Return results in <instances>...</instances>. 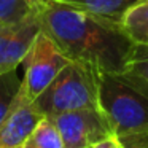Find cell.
<instances>
[{"mask_svg": "<svg viewBox=\"0 0 148 148\" xmlns=\"http://www.w3.org/2000/svg\"><path fill=\"white\" fill-rule=\"evenodd\" d=\"M38 24L69 61L99 72H124L132 67L135 43L123 24L103 21L56 0L43 2Z\"/></svg>", "mask_w": 148, "mask_h": 148, "instance_id": "1", "label": "cell"}, {"mask_svg": "<svg viewBox=\"0 0 148 148\" xmlns=\"http://www.w3.org/2000/svg\"><path fill=\"white\" fill-rule=\"evenodd\" d=\"M97 105L115 137L148 135V80L132 67L97 72Z\"/></svg>", "mask_w": 148, "mask_h": 148, "instance_id": "2", "label": "cell"}, {"mask_svg": "<svg viewBox=\"0 0 148 148\" xmlns=\"http://www.w3.org/2000/svg\"><path fill=\"white\" fill-rule=\"evenodd\" d=\"M97 69L70 61L34 99L46 118L97 105Z\"/></svg>", "mask_w": 148, "mask_h": 148, "instance_id": "3", "label": "cell"}, {"mask_svg": "<svg viewBox=\"0 0 148 148\" xmlns=\"http://www.w3.org/2000/svg\"><path fill=\"white\" fill-rule=\"evenodd\" d=\"M69 62L70 61L62 54L58 45L43 30H40L21 62L24 65L21 88L27 97L34 100L38 94H42Z\"/></svg>", "mask_w": 148, "mask_h": 148, "instance_id": "4", "label": "cell"}, {"mask_svg": "<svg viewBox=\"0 0 148 148\" xmlns=\"http://www.w3.org/2000/svg\"><path fill=\"white\" fill-rule=\"evenodd\" d=\"M51 119L62 137L64 148H91L113 135L99 105L61 113Z\"/></svg>", "mask_w": 148, "mask_h": 148, "instance_id": "5", "label": "cell"}, {"mask_svg": "<svg viewBox=\"0 0 148 148\" xmlns=\"http://www.w3.org/2000/svg\"><path fill=\"white\" fill-rule=\"evenodd\" d=\"M45 116L21 88L13 108L0 124V148H21Z\"/></svg>", "mask_w": 148, "mask_h": 148, "instance_id": "6", "label": "cell"}, {"mask_svg": "<svg viewBox=\"0 0 148 148\" xmlns=\"http://www.w3.org/2000/svg\"><path fill=\"white\" fill-rule=\"evenodd\" d=\"M38 32V14L13 26H0V75L18 69Z\"/></svg>", "mask_w": 148, "mask_h": 148, "instance_id": "7", "label": "cell"}, {"mask_svg": "<svg viewBox=\"0 0 148 148\" xmlns=\"http://www.w3.org/2000/svg\"><path fill=\"white\" fill-rule=\"evenodd\" d=\"M56 2H61L103 21L123 24L126 14L132 8L148 0H56Z\"/></svg>", "mask_w": 148, "mask_h": 148, "instance_id": "8", "label": "cell"}, {"mask_svg": "<svg viewBox=\"0 0 148 148\" xmlns=\"http://www.w3.org/2000/svg\"><path fill=\"white\" fill-rule=\"evenodd\" d=\"M43 0H0V26H13L37 16Z\"/></svg>", "mask_w": 148, "mask_h": 148, "instance_id": "9", "label": "cell"}, {"mask_svg": "<svg viewBox=\"0 0 148 148\" xmlns=\"http://www.w3.org/2000/svg\"><path fill=\"white\" fill-rule=\"evenodd\" d=\"M123 27L135 45L148 46V2L132 8L126 14Z\"/></svg>", "mask_w": 148, "mask_h": 148, "instance_id": "10", "label": "cell"}, {"mask_svg": "<svg viewBox=\"0 0 148 148\" xmlns=\"http://www.w3.org/2000/svg\"><path fill=\"white\" fill-rule=\"evenodd\" d=\"M21 84H23V80L18 77L16 69L0 75V124L13 108Z\"/></svg>", "mask_w": 148, "mask_h": 148, "instance_id": "11", "label": "cell"}, {"mask_svg": "<svg viewBox=\"0 0 148 148\" xmlns=\"http://www.w3.org/2000/svg\"><path fill=\"white\" fill-rule=\"evenodd\" d=\"M27 142L35 148H64V142L56 124L46 116L37 124Z\"/></svg>", "mask_w": 148, "mask_h": 148, "instance_id": "12", "label": "cell"}, {"mask_svg": "<svg viewBox=\"0 0 148 148\" xmlns=\"http://www.w3.org/2000/svg\"><path fill=\"white\" fill-rule=\"evenodd\" d=\"M132 69H134L137 73H140L145 80H148V46L135 45Z\"/></svg>", "mask_w": 148, "mask_h": 148, "instance_id": "13", "label": "cell"}, {"mask_svg": "<svg viewBox=\"0 0 148 148\" xmlns=\"http://www.w3.org/2000/svg\"><path fill=\"white\" fill-rule=\"evenodd\" d=\"M118 140L123 148H148V135H131V137H121Z\"/></svg>", "mask_w": 148, "mask_h": 148, "instance_id": "14", "label": "cell"}, {"mask_svg": "<svg viewBox=\"0 0 148 148\" xmlns=\"http://www.w3.org/2000/svg\"><path fill=\"white\" fill-rule=\"evenodd\" d=\"M91 148H123V147H121V143H119L118 138H116L115 135H112L110 138H105V140L92 145Z\"/></svg>", "mask_w": 148, "mask_h": 148, "instance_id": "15", "label": "cell"}, {"mask_svg": "<svg viewBox=\"0 0 148 148\" xmlns=\"http://www.w3.org/2000/svg\"><path fill=\"white\" fill-rule=\"evenodd\" d=\"M21 148H35V147H34V145H30L29 142H26V143H24V145H23V147H21Z\"/></svg>", "mask_w": 148, "mask_h": 148, "instance_id": "16", "label": "cell"}, {"mask_svg": "<svg viewBox=\"0 0 148 148\" xmlns=\"http://www.w3.org/2000/svg\"><path fill=\"white\" fill-rule=\"evenodd\" d=\"M43 2H45V0H43Z\"/></svg>", "mask_w": 148, "mask_h": 148, "instance_id": "17", "label": "cell"}]
</instances>
